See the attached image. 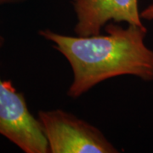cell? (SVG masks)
Instances as JSON below:
<instances>
[{"label": "cell", "instance_id": "6da1fadb", "mask_svg": "<svg viewBox=\"0 0 153 153\" xmlns=\"http://www.w3.org/2000/svg\"><path fill=\"white\" fill-rule=\"evenodd\" d=\"M105 34L68 36L49 29L38 34L66 58L73 73L67 95L76 99L107 79L134 76L143 81H153V50L145 43V26L116 22L105 26Z\"/></svg>", "mask_w": 153, "mask_h": 153}, {"label": "cell", "instance_id": "7a4b0ae2", "mask_svg": "<svg viewBox=\"0 0 153 153\" xmlns=\"http://www.w3.org/2000/svg\"><path fill=\"white\" fill-rule=\"evenodd\" d=\"M38 119L49 153L119 152L98 128L63 110L39 111Z\"/></svg>", "mask_w": 153, "mask_h": 153}, {"label": "cell", "instance_id": "3957f363", "mask_svg": "<svg viewBox=\"0 0 153 153\" xmlns=\"http://www.w3.org/2000/svg\"><path fill=\"white\" fill-rule=\"evenodd\" d=\"M5 39L0 35V49ZM0 134L26 153H49L38 117L28 109L25 96L10 81L0 77Z\"/></svg>", "mask_w": 153, "mask_h": 153}, {"label": "cell", "instance_id": "277c9868", "mask_svg": "<svg viewBox=\"0 0 153 153\" xmlns=\"http://www.w3.org/2000/svg\"><path fill=\"white\" fill-rule=\"evenodd\" d=\"M76 23L74 33L77 36L101 33L109 22H126L128 25L144 26L139 0H71Z\"/></svg>", "mask_w": 153, "mask_h": 153}, {"label": "cell", "instance_id": "5b68a950", "mask_svg": "<svg viewBox=\"0 0 153 153\" xmlns=\"http://www.w3.org/2000/svg\"><path fill=\"white\" fill-rule=\"evenodd\" d=\"M140 16L142 20L153 21V2L140 12Z\"/></svg>", "mask_w": 153, "mask_h": 153}, {"label": "cell", "instance_id": "8992f818", "mask_svg": "<svg viewBox=\"0 0 153 153\" xmlns=\"http://www.w3.org/2000/svg\"><path fill=\"white\" fill-rule=\"evenodd\" d=\"M24 0H0V5L1 4H14V3H20Z\"/></svg>", "mask_w": 153, "mask_h": 153}]
</instances>
